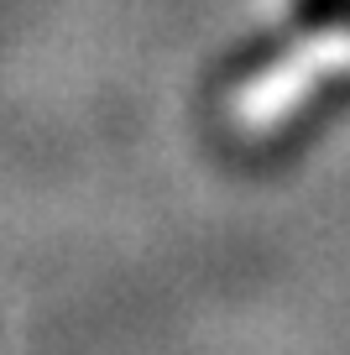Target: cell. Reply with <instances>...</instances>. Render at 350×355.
<instances>
[{
    "mask_svg": "<svg viewBox=\"0 0 350 355\" xmlns=\"http://www.w3.org/2000/svg\"><path fill=\"white\" fill-rule=\"evenodd\" d=\"M350 68V37H319L303 58H288V63L267 68L251 89H246V100H235V121L246 131H272L283 115H293L303 105V94L329 73H345ZM235 125V131H241Z\"/></svg>",
    "mask_w": 350,
    "mask_h": 355,
    "instance_id": "obj_1",
    "label": "cell"
}]
</instances>
